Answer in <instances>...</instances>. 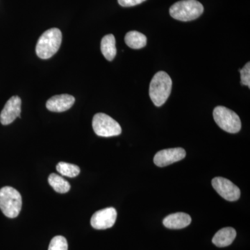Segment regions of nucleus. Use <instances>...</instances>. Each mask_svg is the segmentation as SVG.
I'll return each instance as SVG.
<instances>
[{
	"label": "nucleus",
	"mask_w": 250,
	"mask_h": 250,
	"mask_svg": "<svg viewBox=\"0 0 250 250\" xmlns=\"http://www.w3.org/2000/svg\"><path fill=\"white\" fill-rule=\"evenodd\" d=\"M172 82L166 72L159 71L153 77L149 85V97L154 105L161 106L166 103L172 90Z\"/></svg>",
	"instance_id": "f257e3e1"
},
{
	"label": "nucleus",
	"mask_w": 250,
	"mask_h": 250,
	"mask_svg": "<svg viewBox=\"0 0 250 250\" xmlns=\"http://www.w3.org/2000/svg\"><path fill=\"white\" fill-rule=\"evenodd\" d=\"M62 42V34L60 29L52 28L45 31L39 38L36 45V52L38 57L42 59H48L58 52Z\"/></svg>",
	"instance_id": "f03ea898"
},
{
	"label": "nucleus",
	"mask_w": 250,
	"mask_h": 250,
	"mask_svg": "<svg viewBox=\"0 0 250 250\" xmlns=\"http://www.w3.org/2000/svg\"><path fill=\"white\" fill-rule=\"evenodd\" d=\"M169 12L174 19L188 22L200 17L203 14L204 6L197 0H182L172 5Z\"/></svg>",
	"instance_id": "7ed1b4c3"
},
{
	"label": "nucleus",
	"mask_w": 250,
	"mask_h": 250,
	"mask_svg": "<svg viewBox=\"0 0 250 250\" xmlns=\"http://www.w3.org/2000/svg\"><path fill=\"white\" fill-rule=\"evenodd\" d=\"M22 200L21 193L11 187L0 189V209L9 218L18 216L22 208Z\"/></svg>",
	"instance_id": "20e7f679"
},
{
	"label": "nucleus",
	"mask_w": 250,
	"mask_h": 250,
	"mask_svg": "<svg viewBox=\"0 0 250 250\" xmlns=\"http://www.w3.org/2000/svg\"><path fill=\"white\" fill-rule=\"evenodd\" d=\"M213 115L215 123L224 131L236 134L241 130V119L234 111L225 106H218L213 110Z\"/></svg>",
	"instance_id": "39448f33"
},
{
	"label": "nucleus",
	"mask_w": 250,
	"mask_h": 250,
	"mask_svg": "<svg viewBox=\"0 0 250 250\" xmlns=\"http://www.w3.org/2000/svg\"><path fill=\"white\" fill-rule=\"evenodd\" d=\"M93 128L95 134L102 137H112L121 134V125L114 119L105 114L99 113L93 119Z\"/></svg>",
	"instance_id": "423d86ee"
},
{
	"label": "nucleus",
	"mask_w": 250,
	"mask_h": 250,
	"mask_svg": "<svg viewBox=\"0 0 250 250\" xmlns=\"http://www.w3.org/2000/svg\"><path fill=\"white\" fill-rule=\"evenodd\" d=\"M212 186L215 191L228 201H236L241 197L239 188L228 179L215 177L212 180Z\"/></svg>",
	"instance_id": "0eeeda50"
},
{
	"label": "nucleus",
	"mask_w": 250,
	"mask_h": 250,
	"mask_svg": "<svg viewBox=\"0 0 250 250\" xmlns=\"http://www.w3.org/2000/svg\"><path fill=\"white\" fill-rule=\"evenodd\" d=\"M116 218V208L109 207L95 212L90 220V224L95 229H106L114 225Z\"/></svg>",
	"instance_id": "6e6552de"
},
{
	"label": "nucleus",
	"mask_w": 250,
	"mask_h": 250,
	"mask_svg": "<svg viewBox=\"0 0 250 250\" xmlns=\"http://www.w3.org/2000/svg\"><path fill=\"white\" fill-rule=\"evenodd\" d=\"M187 155L183 148H170L163 149L156 153L154 156V162L159 167H166L184 159Z\"/></svg>",
	"instance_id": "1a4fd4ad"
},
{
	"label": "nucleus",
	"mask_w": 250,
	"mask_h": 250,
	"mask_svg": "<svg viewBox=\"0 0 250 250\" xmlns=\"http://www.w3.org/2000/svg\"><path fill=\"white\" fill-rule=\"evenodd\" d=\"M22 101L18 96H14L8 100L0 113V122L3 125L12 123L17 118H21Z\"/></svg>",
	"instance_id": "9d476101"
},
{
	"label": "nucleus",
	"mask_w": 250,
	"mask_h": 250,
	"mask_svg": "<svg viewBox=\"0 0 250 250\" xmlns=\"http://www.w3.org/2000/svg\"><path fill=\"white\" fill-rule=\"evenodd\" d=\"M75 103V99L68 94L55 95L46 103V107L52 112H64L70 109Z\"/></svg>",
	"instance_id": "9b49d317"
},
{
	"label": "nucleus",
	"mask_w": 250,
	"mask_h": 250,
	"mask_svg": "<svg viewBox=\"0 0 250 250\" xmlns=\"http://www.w3.org/2000/svg\"><path fill=\"white\" fill-rule=\"evenodd\" d=\"M191 218L187 213L179 212L167 215L163 223L166 228L171 229H181L188 226L191 223Z\"/></svg>",
	"instance_id": "f8f14e48"
},
{
	"label": "nucleus",
	"mask_w": 250,
	"mask_h": 250,
	"mask_svg": "<svg viewBox=\"0 0 250 250\" xmlns=\"http://www.w3.org/2000/svg\"><path fill=\"white\" fill-rule=\"evenodd\" d=\"M236 237V231L232 228H225L219 230L213 236L212 242L218 248L230 246Z\"/></svg>",
	"instance_id": "ddd939ff"
},
{
	"label": "nucleus",
	"mask_w": 250,
	"mask_h": 250,
	"mask_svg": "<svg viewBox=\"0 0 250 250\" xmlns=\"http://www.w3.org/2000/svg\"><path fill=\"white\" fill-rule=\"evenodd\" d=\"M101 52L106 60L111 62L116 57V39L113 34H108L102 39Z\"/></svg>",
	"instance_id": "4468645a"
},
{
	"label": "nucleus",
	"mask_w": 250,
	"mask_h": 250,
	"mask_svg": "<svg viewBox=\"0 0 250 250\" xmlns=\"http://www.w3.org/2000/svg\"><path fill=\"white\" fill-rule=\"evenodd\" d=\"M126 45L134 49H142L147 45V38L139 31H129L125 37Z\"/></svg>",
	"instance_id": "2eb2a0df"
},
{
	"label": "nucleus",
	"mask_w": 250,
	"mask_h": 250,
	"mask_svg": "<svg viewBox=\"0 0 250 250\" xmlns=\"http://www.w3.org/2000/svg\"><path fill=\"white\" fill-rule=\"evenodd\" d=\"M48 182L56 192L59 193H66L70 189L68 182L57 174L52 173L49 176Z\"/></svg>",
	"instance_id": "dca6fc26"
},
{
	"label": "nucleus",
	"mask_w": 250,
	"mask_h": 250,
	"mask_svg": "<svg viewBox=\"0 0 250 250\" xmlns=\"http://www.w3.org/2000/svg\"><path fill=\"white\" fill-rule=\"evenodd\" d=\"M57 170L62 175L70 177V178L77 177L80 173V168L79 166L68 164V163L62 162V161L57 164Z\"/></svg>",
	"instance_id": "f3484780"
},
{
	"label": "nucleus",
	"mask_w": 250,
	"mask_h": 250,
	"mask_svg": "<svg viewBox=\"0 0 250 250\" xmlns=\"http://www.w3.org/2000/svg\"><path fill=\"white\" fill-rule=\"evenodd\" d=\"M68 245L65 237L57 236L51 240L48 250H67Z\"/></svg>",
	"instance_id": "a211bd4d"
},
{
	"label": "nucleus",
	"mask_w": 250,
	"mask_h": 250,
	"mask_svg": "<svg viewBox=\"0 0 250 250\" xmlns=\"http://www.w3.org/2000/svg\"><path fill=\"white\" fill-rule=\"evenodd\" d=\"M241 73V85H247L250 88V62L246 64L243 68L239 69Z\"/></svg>",
	"instance_id": "6ab92c4d"
},
{
	"label": "nucleus",
	"mask_w": 250,
	"mask_h": 250,
	"mask_svg": "<svg viewBox=\"0 0 250 250\" xmlns=\"http://www.w3.org/2000/svg\"><path fill=\"white\" fill-rule=\"evenodd\" d=\"M146 0H118V3L123 7H131L144 2Z\"/></svg>",
	"instance_id": "aec40b11"
}]
</instances>
